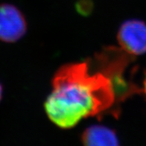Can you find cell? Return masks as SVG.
Returning <instances> with one entry per match:
<instances>
[{
    "label": "cell",
    "mask_w": 146,
    "mask_h": 146,
    "mask_svg": "<svg viewBox=\"0 0 146 146\" xmlns=\"http://www.w3.org/2000/svg\"><path fill=\"white\" fill-rule=\"evenodd\" d=\"M44 108L49 120L61 129L72 128L86 118L119 112L110 78L97 69L92 72L87 61L66 64L56 72Z\"/></svg>",
    "instance_id": "cell-1"
},
{
    "label": "cell",
    "mask_w": 146,
    "mask_h": 146,
    "mask_svg": "<svg viewBox=\"0 0 146 146\" xmlns=\"http://www.w3.org/2000/svg\"><path fill=\"white\" fill-rule=\"evenodd\" d=\"M133 56L121 48L108 47L95 57V67L110 78L115 89L118 105L139 91L137 85L125 77Z\"/></svg>",
    "instance_id": "cell-2"
},
{
    "label": "cell",
    "mask_w": 146,
    "mask_h": 146,
    "mask_svg": "<svg viewBox=\"0 0 146 146\" xmlns=\"http://www.w3.org/2000/svg\"><path fill=\"white\" fill-rule=\"evenodd\" d=\"M120 47L135 56L146 53V24L139 19H131L121 24L117 34Z\"/></svg>",
    "instance_id": "cell-3"
},
{
    "label": "cell",
    "mask_w": 146,
    "mask_h": 146,
    "mask_svg": "<svg viewBox=\"0 0 146 146\" xmlns=\"http://www.w3.org/2000/svg\"><path fill=\"white\" fill-rule=\"evenodd\" d=\"M26 31L27 23L23 13L12 5H0V40L17 42Z\"/></svg>",
    "instance_id": "cell-4"
},
{
    "label": "cell",
    "mask_w": 146,
    "mask_h": 146,
    "mask_svg": "<svg viewBox=\"0 0 146 146\" xmlns=\"http://www.w3.org/2000/svg\"><path fill=\"white\" fill-rule=\"evenodd\" d=\"M81 141L87 146H116L119 138L115 131L102 125H92L87 127L81 135Z\"/></svg>",
    "instance_id": "cell-5"
},
{
    "label": "cell",
    "mask_w": 146,
    "mask_h": 146,
    "mask_svg": "<svg viewBox=\"0 0 146 146\" xmlns=\"http://www.w3.org/2000/svg\"><path fill=\"white\" fill-rule=\"evenodd\" d=\"M143 92H144L146 96V75L145 78L144 82H143Z\"/></svg>",
    "instance_id": "cell-6"
},
{
    "label": "cell",
    "mask_w": 146,
    "mask_h": 146,
    "mask_svg": "<svg viewBox=\"0 0 146 146\" xmlns=\"http://www.w3.org/2000/svg\"><path fill=\"white\" fill-rule=\"evenodd\" d=\"M2 84H0V101L2 99Z\"/></svg>",
    "instance_id": "cell-7"
}]
</instances>
